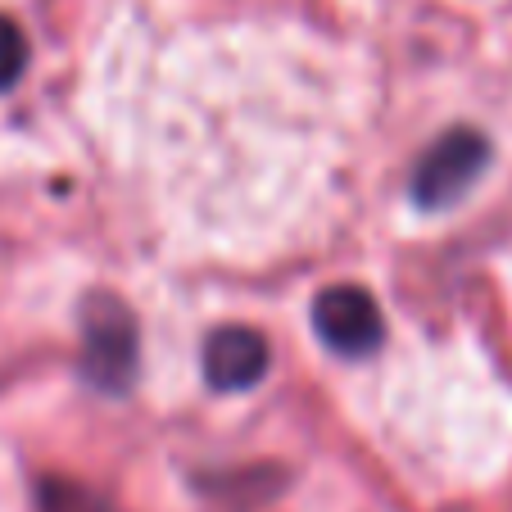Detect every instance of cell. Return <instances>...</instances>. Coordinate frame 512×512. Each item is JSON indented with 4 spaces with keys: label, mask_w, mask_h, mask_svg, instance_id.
<instances>
[{
    "label": "cell",
    "mask_w": 512,
    "mask_h": 512,
    "mask_svg": "<svg viewBox=\"0 0 512 512\" xmlns=\"http://www.w3.org/2000/svg\"><path fill=\"white\" fill-rule=\"evenodd\" d=\"M41 512H109V508L91 490H82V485L46 481L41 485Z\"/></svg>",
    "instance_id": "cell-6"
},
{
    "label": "cell",
    "mask_w": 512,
    "mask_h": 512,
    "mask_svg": "<svg viewBox=\"0 0 512 512\" xmlns=\"http://www.w3.org/2000/svg\"><path fill=\"white\" fill-rule=\"evenodd\" d=\"M23 68H28V37L19 23L0 14V91H10L23 78Z\"/></svg>",
    "instance_id": "cell-5"
},
{
    "label": "cell",
    "mask_w": 512,
    "mask_h": 512,
    "mask_svg": "<svg viewBox=\"0 0 512 512\" xmlns=\"http://www.w3.org/2000/svg\"><path fill=\"white\" fill-rule=\"evenodd\" d=\"M268 372V340L254 327H218L204 340V381L223 395L250 390Z\"/></svg>",
    "instance_id": "cell-4"
},
{
    "label": "cell",
    "mask_w": 512,
    "mask_h": 512,
    "mask_svg": "<svg viewBox=\"0 0 512 512\" xmlns=\"http://www.w3.org/2000/svg\"><path fill=\"white\" fill-rule=\"evenodd\" d=\"M313 331L318 340L340 358H368L377 354L381 336H386V318H381L377 300L363 286H327L313 300Z\"/></svg>",
    "instance_id": "cell-3"
},
{
    "label": "cell",
    "mask_w": 512,
    "mask_h": 512,
    "mask_svg": "<svg viewBox=\"0 0 512 512\" xmlns=\"http://www.w3.org/2000/svg\"><path fill=\"white\" fill-rule=\"evenodd\" d=\"M490 164V141L476 127H449L445 136H435V145L417 159L413 168V200L422 209H449L458 204L472 182Z\"/></svg>",
    "instance_id": "cell-2"
},
{
    "label": "cell",
    "mask_w": 512,
    "mask_h": 512,
    "mask_svg": "<svg viewBox=\"0 0 512 512\" xmlns=\"http://www.w3.org/2000/svg\"><path fill=\"white\" fill-rule=\"evenodd\" d=\"M82 322V377L105 395H123L136 381V363H141V336H136V318L118 295L109 290H91L78 309Z\"/></svg>",
    "instance_id": "cell-1"
}]
</instances>
